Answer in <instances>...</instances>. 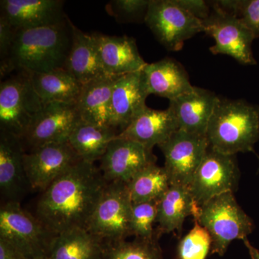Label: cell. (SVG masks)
<instances>
[{"mask_svg": "<svg viewBox=\"0 0 259 259\" xmlns=\"http://www.w3.org/2000/svg\"><path fill=\"white\" fill-rule=\"evenodd\" d=\"M107 185L95 163L79 159L42 192L35 215L55 236L75 228L88 230Z\"/></svg>", "mask_w": 259, "mask_h": 259, "instance_id": "1", "label": "cell"}, {"mask_svg": "<svg viewBox=\"0 0 259 259\" xmlns=\"http://www.w3.org/2000/svg\"><path fill=\"white\" fill-rule=\"evenodd\" d=\"M73 23H61L16 31L8 59L0 65L1 76L13 71L28 74L64 68L72 44Z\"/></svg>", "mask_w": 259, "mask_h": 259, "instance_id": "2", "label": "cell"}, {"mask_svg": "<svg viewBox=\"0 0 259 259\" xmlns=\"http://www.w3.org/2000/svg\"><path fill=\"white\" fill-rule=\"evenodd\" d=\"M206 138L210 149L223 154L254 152L259 140V106L243 100L220 97Z\"/></svg>", "mask_w": 259, "mask_h": 259, "instance_id": "3", "label": "cell"}, {"mask_svg": "<svg viewBox=\"0 0 259 259\" xmlns=\"http://www.w3.org/2000/svg\"><path fill=\"white\" fill-rule=\"evenodd\" d=\"M195 220L208 231L212 239L211 253L220 256L224 255L232 241L248 238L254 228L251 218L232 192L216 196L201 206Z\"/></svg>", "mask_w": 259, "mask_h": 259, "instance_id": "4", "label": "cell"}, {"mask_svg": "<svg viewBox=\"0 0 259 259\" xmlns=\"http://www.w3.org/2000/svg\"><path fill=\"white\" fill-rule=\"evenodd\" d=\"M35 215L19 202H5L0 209V239L10 243L25 259L48 258L55 238Z\"/></svg>", "mask_w": 259, "mask_h": 259, "instance_id": "5", "label": "cell"}, {"mask_svg": "<svg viewBox=\"0 0 259 259\" xmlns=\"http://www.w3.org/2000/svg\"><path fill=\"white\" fill-rule=\"evenodd\" d=\"M44 105L28 73L18 71L0 84V131L23 139Z\"/></svg>", "mask_w": 259, "mask_h": 259, "instance_id": "6", "label": "cell"}, {"mask_svg": "<svg viewBox=\"0 0 259 259\" xmlns=\"http://www.w3.org/2000/svg\"><path fill=\"white\" fill-rule=\"evenodd\" d=\"M132 206L127 184L107 183L89 223L88 231L104 243L125 240L131 236Z\"/></svg>", "mask_w": 259, "mask_h": 259, "instance_id": "7", "label": "cell"}, {"mask_svg": "<svg viewBox=\"0 0 259 259\" xmlns=\"http://www.w3.org/2000/svg\"><path fill=\"white\" fill-rule=\"evenodd\" d=\"M144 22L168 51L181 50L186 40L204 32L202 20L182 9L175 0H151Z\"/></svg>", "mask_w": 259, "mask_h": 259, "instance_id": "8", "label": "cell"}, {"mask_svg": "<svg viewBox=\"0 0 259 259\" xmlns=\"http://www.w3.org/2000/svg\"><path fill=\"white\" fill-rule=\"evenodd\" d=\"M239 179L236 156L223 154L209 148L189 188L200 207L216 196L234 192Z\"/></svg>", "mask_w": 259, "mask_h": 259, "instance_id": "9", "label": "cell"}, {"mask_svg": "<svg viewBox=\"0 0 259 259\" xmlns=\"http://www.w3.org/2000/svg\"><path fill=\"white\" fill-rule=\"evenodd\" d=\"M202 22L204 32L214 40L209 49L213 54L231 56L242 64H257L252 51L256 37L241 19L213 8L212 13Z\"/></svg>", "mask_w": 259, "mask_h": 259, "instance_id": "10", "label": "cell"}, {"mask_svg": "<svg viewBox=\"0 0 259 259\" xmlns=\"http://www.w3.org/2000/svg\"><path fill=\"white\" fill-rule=\"evenodd\" d=\"M165 158L164 168L171 185L190 187L209 144L205 136L179 130L158 146Z\"/></svg>", "mask_w": 259, "mask_h": 259, "instance_id": "11", "label": "cell"}, {"mask_svg": "<svg viewBox=\"0 0 259 259\" xmlns=\"http://www.w3.org/2000/svg\"><path fill=\"white\" fill-rule=\"evenodd\" d=\"M156 160L153 150L132 140L116 137L100 159V171L107 183L127 184L141 170L155 164Z\"/></svg>", "mask_w": 259, "mask_h": 259, "instance_id": "12", "label": "cell"}, {"mask_svg": "<svg viewBox=\"0 0 259 259\" xmlns=\"http://www.w3.org/2000/svg\"><path fill=\"white\" fill-rule=\"evenodd\" d=\"M80 158L69 143L44 145L24 156V166L30 189L44 192Z\"/></svg>", "mask_w": 259, "mask_h": 259, "instance_id": "13", "label": "cell"}, {"mask_svg": "<svg viewBox=\"0 0 259 259\" xmlns=\"http://www.w3.org/2000/svg\"><path fill=\"white\" fill-rule=\"evenodd\" d=\"M80 120L75 105L58 102L47 104L32 121L23 139L32 148L68 142L70 134Z\"/></svg>", "mask_w": 259, "mask_h": 259, "instance_id": "14", "label": "cell"}, {"mask_svg": "<svg viewBox=\"0 0 259 259\" xmlns=\"http://www.w3.org/2000/svg\"><path fill=\"white\" fill-rule=\"evenodd\" d=\"M148 95L143 70L121 76L112 94L110 126L117 136L147 106Z\"/></svg>", "mask_w": 259, "mask_h": 259, "instance_id": "15", "label": "cell"}, {"mask_svg": "<svg viewBox=\"0 0 259 259\" xmlns=\"http://www.w3.org/2000/svg\"><path fill=\"white\" fill-rule=\"evenodd\" d=\"M22 141L14 135L0 131V190L6 202H19L30 189Z\"/></svg>", "mask_w": 259, "mask_h": 259, "instance_id": "16", "label": "cell"}, {"mask_svg": "<svg viewBox=\"0 0 259 259\" xmlns=\"http://www.w3.org/2000/svg\"><path fill=\"white\" fill-rule=\"evenodd\" d=\"M220 97L209 90L194 87L186 93L169 101L179 129L190 134L205 136Z\"/></svg>", "mask_w": 259, "mask_h": 259, "instance_id": "17", "label": "cell"}, {"mask_svg": "<svg viewBox=\"0 0 259 259\" xmlns=\"http://www.w3.org/2000/svg\"><path fill=\"white\" fill-rule=\"evenodd\" d=\"M60 0H1V15L18 30L38 28L64 21L67 16Z\"/></svg>", "mask_w": 259, "mask_h": 259, "instance_id": "18", "label": "cell"}, {"mask_svg": "<svg viewBox=\"0 0 259 259\" xmlns=\"http://www.w3.org/2000/svg\"><path fill=\"white\" fill-rule=\"evenodd\" d=\"M102 67L108 76H120L143 70L147 63L133 37L94 32Z\"/></svg>", "mask_w": 259, "mask_h": 259, "instance_id": "19", "label": "cell"}, {"mask_svg": "<svg viewBox=\"0 0 259 259\" xmlns=\"http://www.w3.org/2000/svg\"><path fill=\"white\" fill-rule=\"evenodd\" d=\"M179 130L175 116L168 107L158 110L146 106L117 137L132 140L153 150Z\"/></svg>", "mask_w": 259, "mask_h": 259, "instance_id": "20", "label": "cell"}, {"mask_svg": "<svg viewBox=\"0 0 259 259\" xmlns=\"http://www.w3.org/2000/svg\"><path fill=\"white\" fill-rule=\"evenodd\" d=\"M143 72L148 95L164 97L169 101L190 93L194 87L185 68L170 58L146 64Z\"/></svg>", "mask_w": 259, "mask_h": 259, "instance_id": "21", "label": "cell"}, {"mask_svg": "<svg viewBox=\"0 0 259 259\" xmlns=\"http://www.w3.org/2000/svg\"><path fill=\"white\" fill-rule=\"evenodd\" d=\"M72 28V44L64 69L82 85L108 76L102 67L93 34L83 32L74 24Z\"/></svg>", "mask_w": 259, "mask_h": 259, "instance_id": "22", "label": "cell"}, {"mask_svg": "<svg viewBox=\"0 0 259 259\" xmlns=\"http://www.w3.org/2000/svg\"><path fill=\"white\" fill-rule=\"evenodd\" d=\"M119 77L104 76L83 85L75 105L81 120L110 127L112 94Z\"/></svg>", "mask_w": 259, "mask_h": 259, "instance_id": "23", "label": "cell"}, {"mask_svg": "<svg viewBox=\"0 0 259 259\" xmlns=\"http://www.w3.org/2000/svg\"><path fill=\"white\" fill-rule=\"evenodd\" d=\"M199 207L196 203L189 187L171 185L158 202V224L156 232L158 236L171 232H180L186 218H198Z\"/></svg>", "mask_w": 259, "mask_h": 259, "instance_id": "24", "label": "cell"}, {"mask_svg": "<svg viewBox=\"0 0 259 259\" xmlns=\"http://www.w3.org/2000/svg\"><path fill=\"white\" fill-rule=\"evenodd\" d=\"M29 75L44 105L58 102L76 105L83 85L64 68Z\"/></svg>", "mask_w": 259, "mask_h": 259, "instance_id": "25", "label": "cell"}, {"mask_svg": "<svg viewBox=\"0 0 259 259\" xmlns=\"http://www.w3.org/2000/svg\"><path fill=\"white\" fill-rule=\"evenodd\" d=\"M105 243L86 229L69 230L56 235L51 259H102Z\"/></svg>", "mask_w": 259, "mask_h": 259, "instance_id": "26", "label": "cell"}, {"mask_svg": "<svg viewBox=\"0 0 259 259\" xmlns=\"http://www.w3.org/2000/svg\"><path fill=\"white\" fill-rule=\"evenodd\" d=\"M117 136V133L111 127L80 120L70 134L68 143L80 159L95 163L101 159L108 145Z\"/></svg>", "mask_w": 259, "mask_h": 259, "instance_id": "27", "label": "cell"}, {"mask_svg": "<svg viewBox=\"0 0 259 259\" xmlns=\"http://www.w3.org/2000/svg\"><path fill=\"white\" fill-rule=\"evenodd\" d=\"M133 203L159 200L171 184L164 167L150 165L127 183Z\"/></svg>", "mask_w": 259, "mask_h": 259, "instance_id": "28", "label": "cell"}, {"mask_svg": "<svg viewBox=\"0 0 259 259\" xmlns=\"http://www.w3.org/2000/svg\"><path fill=\"white\" fill-rule=\"evenodd\" d=\"M136 238L132 241H122L105 243L102 259H164L158 239Z\"/></svg>", "mask_w": 259, "mask_h": 259, "instance_id": "29", "label": "cell"}, {"mask_svg": "<svg viewBox=\"0 0 259 259\" xmlns=\"http://www.w3.org/2000/svg\"><path fill=\"white\" fill-rule=\"evenodd\" d=\"M194 221L193 228L179 243L178 259H206L211 251L212 239L208 231Z\"/></svg>", "mask_w": 259, "mask_h": 259, "instance_id": "30", "label": "cell"}, {"mask_svg": "<svg viewBox=\"0 0 259 259\" xmlns=\"http://www.w3.org/2000/svg\"><path fill=\"white\" fill-rule=\"evenodd\" d=\"M159 200L133 203L131 218V236L144 239L159 236L153 228V225L156 223Z\"/></svg>", "mask_w": 259, "mask_h": 259, "instance_id": "31", "label": "cell"}, {"mask_svg": "<svg viewBox=\"0 0 259 259\" xmlns=\"http://www.w3.org/2000/svg\"><path fill=\"white\" fill-rule=\"evenodd\" d=\"M151 0H113L106 6V10L117 21L126 23L144 18Z\"/></svg>", "mask_w": 259, "mask_h": 259, "instance_id": "32", "label": "cell"}, {"mask_svg": "<svg viewBox=\"0 0 259 259\" xmlns=\"http://www.w3.org/2000/svg\"><path fill=\"white\" fill-rule=\"evenodd\" d=\"M238 18L259 37V0H241Z\"/></svg>", "mask_w": 259, "mask_h": 259, "instance_id": "33", "label": "cell"}, {"mask_svg": "<svg viewBox=\"0 0 259 259\" xmlns=\"http://www.w3.org/2000/svg\"><path fill=\"white\" fill-rule=\"evenodd\" d=\"M15 30L11 24L3 15H0V60L1 64H4L11 50L14 42ZM0 64V65H1Z\"/></svg>", "mask_w": 259, "mask_h": 259, "instance_id": "34", "label": "cell"}, {"mask_svg": "<svg viewBox=\"0 0 259 259\" xmlns=\"http://www.w3.org/2000/svg\"><path fill=\"white\" fill-rule=\"evenodd\" d=\"M179 6L199 20H206L211 14L209 3L204 0H175Z\"/></svg>", "mask_w": 259, "mask_h": 259, "instance_id": "35", "label": "cell"}, {"mask_svg": "<svg viewBox=\"0 0 259 259\" xmlns=\"http://www.w3.org/2000/svg\"><path fill=\"white\" fill-rule=\"evenodd\" d=\"M0 259H25L10 243L0 239Z\"/></svg>", "mask_w": 259, "mask_h": 259, "instance_id": "36", "label": "cell"}, {"mask_svg": "<svg viewBox=\"0 0 259 259\" xmlns=\"http://www.w3.org/2000/svg\"><path fill=\"white\" fill-rule=\"evenodd\" d=\"M243 243L247 249H248V253H249L250 258L251 259H259V250L255 248L251 243L248 241V238H245L243 240Z\"/></svg>", "mask_w": 259, "mask_h": 259, "instance_id": "37", "label": "cell"}, {"mask_svg": "<svg viewBox=\"0 0 259 259\" xmlns=\"http://www.w3.org/2000/svg\"><path fill=\"white\" fill-rule=\"evenodd\" d=\"M40 259H51V258H49V257H48V258H40Z\"/></svg>", "mask_w": 259, "mask_h": 259, "instance_id": "38", "label": "cell"}, {"mask_svg": "<svg viewBox=\"0 0 259 259\" xmlns=\"http://www.w3.org/2000/svg\"><path fill=\"white\" fill-rule=\"evenodd\" d=\"M258 160H259V156H258Z\"/></svg>", "mask_w": 259, "mask_h": 259, "instance_id": "39", "label": "cell"}]
</instances>
